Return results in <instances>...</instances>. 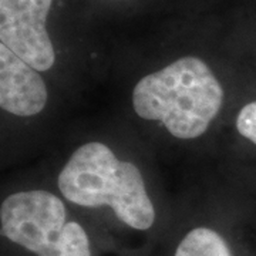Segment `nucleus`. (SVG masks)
Returning <instances> with one entry per match:
<instances>
[{"label": "nucleus", "mask_w": 256, "mask_h": 256, "mask_svg": "<svg viewBox=\"0 0 256 256\" xmlns=\"http://www.w3.org/2000/svg\"><path fill=\"white\" fill-rule=\"evenodd\" d=\"M224 90L210 68L186 56L142 77L132 92L141 118L161 121L171 136L192 140L202 136L220 112Z\"/></svg>", "instance_id": "nucleus-1"}, {"label": "nucleus", "mask_w": 256, "mask_h": 256, "mask_svg": "<svg viewBox=\"0 0 256 256\" xmlns=\"http://www.w3.org/2000/svg\"><path fill=\"white\" fill-rule=\"evenodd\" d=\"M58 188L67 201L80 206H110L121 222L138 230L151 228L156 220L140 170L120 161L101 142L76 150L58 175Z\"/></svg>", "instance_id": "nucleus-2"}, {"label": "nucleus", "mask_w": 256, "mask_h": 256, "mask_svg": "<svg viewBox=\"0 0 256 256\" xmlns=\"http://www.w3.org/2000/svg\"><path fill=\"white\" fill-rule=\"evenodd\" d=\"M2 235L37 256H92L86 230L66 220L63 201L47 191L18 192L0 210Z\"/></svg>", "instance_id": "nucleus-3"}, {"label": "nucleus", "mask_w": 256, "mask_h": 256, "mask_svg": "<svg viewBox=\"0 0 256 256\" xmlns=\"http://www.w3.org/2000/svg\"><path fill=\"white\" fill-rule=\"evenodd\" d=\"M53 0H0V40L37 72L54 66L56 53L46 28Z\"/></svg>", "instance_id": "nucleus-4"}, {"label": "nucleus", "mask_w": 256, "mask_h": 256, "mask_svg": "<svg viewBox=\"0 0 256 256\" xmlns=\"http://www.w3.org/2000/svg\"><path fill=\"white\" fill-rule=\"evenodd\" d=\"M47 87L34 67L0 44V106L18 117L36 116L46 107Z\"/></svg>", "instance_id": "nucleus-5"}, {"label": "nucleus", "mask_w": 256, "mask_h": 256, "mask_svg": "<svg viewBox=\"0 0 256 256\" xmlns=\"http://www.w3.org/2000/svg\"><path fill=\"white\" fill-rule=\"evenodd\" d=\"M175 256H232L225 239L210 228H195L181 240Z\"/></svg>", "instance_id": "nucleus-6"}, {"label": "nucleus", "mask_w": 256, "mask_h": 256, "mask_svg": "<svg viewBox=\"0 0 256 256\" xmlns=\"http://www.w3.org/2000/svg\"><path fill=\"white\" fill-rule=\"evenodd\" d=\"M236 128L242 137L256 144V101L246 104L236 118Z\"/></svg>", "instance_id": "nucleus-7"}]
</instances>
